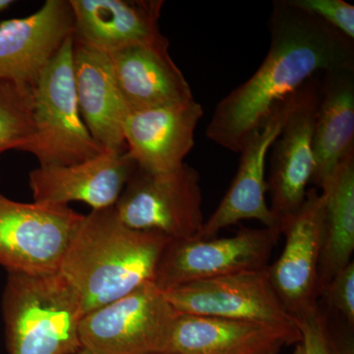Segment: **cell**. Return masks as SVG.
<instances>
[{"instance_id":"1","label":"cell","mask_w":354,"mask_h":354,"mask_svg":"<svg viewBox=\"0 0 354 354\" xmlns=\"http://www.w3.org/2000/svg\"><path fill=\"white\" fill-rule=\"evenodd\" d=\"M270 48L257 71L216 104L207 138L230 152H241L278 104L312 77L354 69V41L313 14L272 2Z\"/></svg>"},{"instance_id":"2","label":"cell","mask_w":354,"mask_h":354,"mask_svg":"<svg viewBox=\"0 0 354 354\" xmlns=\"http://www.w3.org/2000/svg\"><path fill=\"white\" fill-rule=\"evenodd\" d=\"M169 241L127 227L113 207L93 209L77 228L58 272L78 293L86 315L152 283Z\"/></svg>"},{"instance_id":"3","label":"cell","mask_w":354,"mask_h":354,"mask_svg":"<svg viewBox=\"0 0 354 354\" xmlns=\"http://www.w3.org/2000/svg\"><path fill=\"white\" fill-rule=\"evenodd\" d=\"M2 312L9 354H74L82 348V302L59 272H9Z\"/></svg>"},{"instance_id":"4","label":"cell","mask_w":354,"mask_h":354,"mask_svg":"<svg viewBox=\"0 0 354 354\" xmlns=\"http://www.w3.org/2000/svg\"><path fill=\"white\" fill-rule=\"evenodd\" d=\"M73 36L65 41L32 91L31 142L25 152L41 167L79 164L104 152L84 123L77 101Z\"/></svg>"},{"instance_id":"5","label":"cell","mask_w":354,"mask_h":354,"mask_svg":"<svg viewBox=\"0 0 354 354\" xmlns=\"http://www.w3.org/2000/svg\"><path fill=\"white\" fill-rule=\"evenodd\" d=\"M200 176L187 164L152 174L136 167L114 205L127 227L171 241L196 239L204 225Z\"/></svg>"},{"instance_id":"6","label":"cell","mask_w":354,"mask_h":354,"mask_svg":"<svg viewBox=\"0 0 354 354\" xmlns=\"http://www.w3.org/2000/svg\"><path fill=\"white\" fill-rule=\"evenodd\" d=\"M178 314L152 281L86 314L81 346L94 354H164Z\"/></svg>"},{"instance_id":"7","label":"cell","mask_w":354,"mask_h":354,"mask_svg":"<svg viewBox=\"0 0 354 354\" xmlns=\"http://www.w3.org/2000/svg\"><path fill=\"white\" fill-rule=\"evenodd\" d=\"M84 216L68 206L13 201L0 192V266L8 274H57Z\"/></svg>"},{"instance_id":"8","label":"cell","mask_w":354,"mask_h":354,"mask_svg":"<svg viewBox=\"0 0 354 354\" xmlns=\"http://www.w3.org/2000/svg\"><path fill=\"white\" fill-rule=\"evenodd\" d=\"M281 235L278 227L243 228L223 239L171 241L158 262L153 283L165 291L237 272L267 268Z\"/></svg>"},{"instance_id":"9","label":"cell","mask_w":354,"mask_h":354,"mask_svg":"<svg viewBox=\"0 0 354 354\" xmlns=\"http://www.w3.org/2000/svg\"><path fill=\"white\" fill-rule=\"evenodd\" d=\"M162 293L179 313L298 330L272 288L268 267L193 281Z\"/></svg>"},{"instance_id":"10","label":"cell","mask_w":354,"mask_h":354,"mask_svg":"<svg viewBox=\"0 0 354 354\" xmlns=\"http://www.w3.org/2000/svg\"><path fill=\"white\" fill-rule=\"evenodd\" d=\"M324 203V195L317 188L307 191L302 206L281 221L283 252L268 267L274 292L297 322L319 311Z\"/></svg>"},{"instance_id":"11","label":"cell","mask_w":354,"mask_h":354,"mask_svg":"<svg viewBox=\"0 0 354 354\" xmlns=\"http://www.w3.org/2000/svg\"><path fill=\"white\" fill-rule=\"evenodd\" d=\"M319 102V78L312 77L295 93L292 108L271 148L268 191L272 214L279 223L302 206L315 171L314 122Z\"/></svg>"},{"instance_id":"12","label":"cell","mask_w":354,"mask_h":354,"mask_svg":"<svg viewBox=\"0 0 354 354\" xmlns=\"http://www.w3.org/2000/svg\"><path fill=\"white\" fill-rule=\"evenodd\" d=\"M74 26L69 0H46L27 17L0 22V81L34 91Z\"/></svg>"},{"instance_id":"13","label":"cell","mask_w":354,"mask_h":354,"mask_svg":"<svg viewBox=\"0 0 354 354\" xmlns=\"http://www.w3.org/2000/svg\"><path fill=\"white\" fill-rule=\"evenodd\" d=\"M295 95L274 109L263 127L254 133L241 149L236 176L218 208L209 220L205 221L196 239H213L221 230L247 220L258 221L265 227L281 230V223L266 200V160L290 113Z\"/></svg>"},{"instance_id":"14","label":"cell","mask_w":354,"mask_h":354,"mask_svg":"<svg viewBox=\"0 0 354 354\" xmlns=\"http://www.w3.org/2000/svg\"><path fill=\"white\" fill-rule=\"evenodd\" d=\"M203 115L204 109L195 97L128 113L123 122L128 156L145 171H176L194 148L195 131Z\"/></svg>"},{"instance_id":"15","label":"cell","mask_w":354,"mask_h":354,"mask_svg":"<svg viewBox=\"0 0 354 354\" xmlns=\"http://www.w3.org/2000/svg\"><path fill=\"white\" fill-rule=\"evenodd\" d=\"M137 165L127 152L104 151L79 164L32 169L29 181L34 202L68 206L85 203L93 209L113 207Z\"/></svg>"},{"instance_id":"16","label":"cell","mask_w":354,"mask_h":354,"mask_svg":"<svg viewBox=\"0 0 354 354\" xmlns=\"http://www.w3.org/2000/svg\"><path fill=\"white\" fill-rule=\"evenodd\" d=\"M74 14L77 43L111 53L157 43L162 0H69Z\"/></svg>"},{"instance_id":"17","label":"cell","mask_w":354,"mask_h":354,"mask_svg":"<svg viewBox=\"0 0 354 354\" xmlns=\"http://www.w3.org/2000/svg\"><path fill=\"white\" fill-rule=\"evenodd\" d=\"M299 342V330L179 313L164 354H279Z\"/></svg>"},{"instance_id":"18","label":"cell","mask_w":354,"mask_h":354,"mask_svg":"<svg viewBox=\"0 0 354 354\" xmlns=\"http://www.w3.org/2000/svg\"><path fill=\"white\" fill-rule=\"evenodd\" d=\"M109 55L116 85L129 113L194 97L185 76L171 57L167 38Z\"/></svg>"},{"instance_id":"19","label":"cell","mask_w":354,"mask_h":354,"mask_svg":"<svg viewBox=\"0 0 354 354\" xmlns=\"http://www.w3.org/2000/svg\"><path fill=\"white\" fill-rule=\"evenodd\" d=\"M73 69L79 109L93 139L104 151L127 152L123 122L129 111L109 53L74 41Z\"/></svg>"},{"instance_id":"20","label":"cell","mask_w":354,"mask_h":354,"mask_svg":"<svg viewBox=\"0 0 354 354\" xmlns=\"http://www.w3.org/2000/svg\"><path fill=\"white\" fill-rule=\"evenodd\" d=\"M314 122L315 171L312 183L322 189L337 165L354 151V69L321 73Z\"/></svg>"},{"instance_id":"21","label":"cell","mask_w":354,"mask_h":354,"mask_svg":"<svg viewBox=\"0 0 354 354\" xmlns=\"http://www.w3.org/2000/svg\"><path fill=\"white\" fill-rule=\"evenodd\" d=\"M324 195L322 249L319 264V293L351 262L354 251V151L335 169Z\"/></svg>"},{"instance_id":"22","label":"cell","mask_w":354,"mask_h":354,"mask_svg":"<svg viewBox=\"0 0 354 354\" xmlns=\"http://www.w3.org/2000/svg\"><path fill=\"white\" fill-rule=\"evenodd\" d=\"M32 129V91L0 81V155L9 150L25 152Z\"/></svg>"},{"instance_id":"23","label":"cell","mask_w":354,"mask_h":354,"mask_svg":"<svg viewBox=\"0 0 354 354\" xmlns=\"http://www.w3.org/2000/svg\"><path fill=\"white\" fill-rule=\"evenodd\" d=\"M354 41V6L344 0H288Z\"/></svg>"},{"instance_id":"24","label":"cell","mask_w":354,"mask_h":354,"mask_svg":"<svg viewBox=\"0 0 354 354\" xmlns=\"http://www.w3.org/2000/svg\"><path fill=\"white\" fill-rule=\"evenodd\" d=\"M328 304L339 312L349 329L354 326V263H351L333 277L329 283L321 290Z\"/></svg>"},{"instance_id":"25","label":"cell","mask_w":354,"mask_h":354,"mask_svg":"<svg viewBox=\"0 0 354 354\" xmlns=\"http://www.w3.org/2000/svg\"><path fill=\"white\" fill-rule=\"evenodd\" d=\"M297 324L307 354H333L328 339L327 323L320 310Z\"/></svg>"},{"instance_id":"26","label":"cell","mask_w":354,"mask_h":354,"mask_svg":"<svg viewBox=\"0 0 354 354\" xmlns=\"http://www.w3.org/2000/svg\"><path fill=\"white\" fill-rule=\"evenodd\" d=\"M14 3H15V1H12V0H0V12L9 8Z\"/></svg>"},{"instance_id":"27","label":"cell","mask_w":354,"mask_h":354,"mask_svg":"<svg viewBox=\"0 0 354 354\" xmlns=\"http://www.w3.org/2000/svg\"><path fill=\"white\" fill-rule=\"evenodd\" d=\"M292 354H307L306 349H305L304 344H302V342H297Z\"/></svg>"},{"instance_id":"28","label":"cell","mask_w":354,"mask_h":354,"mask_svg":"<svg viewBox=\"0 0 354 354\" xmlns=\"http://www.w3.org/2000/svg\"><path fill=\"white\" fill-rule=\"evenodd\" d=\"M77 354H94L91 353V351H87V349L85 348H81L80 351L77 353Z\"/></svg>"}]
</instances>
